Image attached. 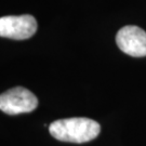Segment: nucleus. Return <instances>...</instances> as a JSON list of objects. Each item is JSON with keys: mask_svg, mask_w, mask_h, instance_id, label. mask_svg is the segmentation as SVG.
Instances as JSON below:
<instances>
[{"mask_svg": "<svg viewBox=\"0 0 146 146\" xmlns=\"http://www.w3.org/2000/svg\"><path fill=\"white\" fill-rule=\"evenodd\" d=\"M49 132L58 141L81 144L92 141L99 135L101 125L95 120L74 117L53 121L49 125Z\"/></svg>", "mask_w": 146, "mask_h": 146, "instance_id": "nucleus-1", "label": "nucleus"}, {"mask_svg": "<svg viewBox=\"0 0 146 146\" xmlns=\"http://www.w3.org/2000/svg\"><path fill=\"white\" fill-rule=\"evenodd\" d=\"M38 106V99L28 89L23 87L9 89L0 94V110L8 115L31 113Z\"/></svg>", "mask_w": 146, "mask_h": 146, "instance_id": "nucleus-2", "label": "nucleus"}, {"mask_svg": "<svg viewBox=\"0 0 146 146\" xmlns=\"http://www.w3.org/2000/svg\"><path fill=\"white\" fill-rule=\"evenodd\" d=\"M37 22L29 14L0 17V37L14 40H24L35 35Z\"/></svg>", "mask_w": 146, "mask_h": 146, "instance_id": "nucleus-3", "label": "nucleus"}, {"mask_svg": "<svg viewBox=\"0 0 146 146\" xmlns=\"http://www.w3.org/2000/svg\"><path fill=\"white\" fill-rule=\"evenodd\" d=\"M116 42L120 50L130 56H146V33L140 27H122L116 35Z\"/></svg>", "mask_w": 146, "mask_h": 146, "instance_id": "nucleus-4", "label": "nucleus"}]
</instances>
